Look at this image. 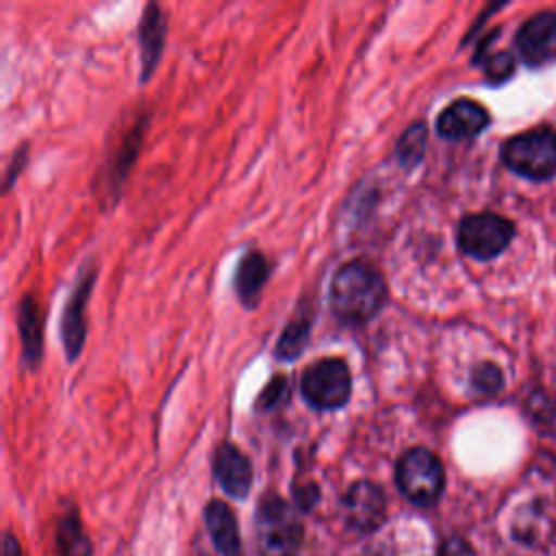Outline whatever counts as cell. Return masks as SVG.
I'll return each mask as SVG.
<instances>
[{
	"instance_id": "cell-1",
	"label": "cell",
	"mask_w": 556,
	"mask_h": 556,
	"mask_svg": "<svg viewBox=\"0 0 556 556\" xmlns=\"http://www.w3.org/2000/svg\"><path fill=\"white\" fill-rule=\"evenodd\" d=\"M382 274L367 261H350L332 278L330 306L345 324H365L384 304Z\"/></svg>"
},
{
	"instance_id": "cell-2",
	"label": "cell",
	"mask_w": 556,
	"mask_h": 556,
	"mask_svg": "<svg viewBox=\"0 0 556 556\" xmlns=\"http://www.w3.org/2000/svg\"><path fill=\"white\" fill-rule=\"evenodd\" d=\"M508 169L530 180H545L556 174V130L539 126L515 135L502 148Z\"/></svg>"
},
{
	"instance_id": "cell-3",
	"label": "cell",
	"mask_w": 556,
	"mask_h": 556,
	"mask_svg": "<svg viewBox=\"0 0 556 556\" xmlns=\"http://www.w3.org/2000/svg\"><path fill=\"white\" fill-rule=\"evenodd\" d=\"M304 530L295 510L280 497H265L256 513V541L261 556H295Z\"/></svg>"
},
{
	"instance_id": "cell-4",
	"label": "cell",
	"mask_w": 556,
	"mask_h": 556,
	"mask_svg": "<svg viewBox=\"0 0 556 556\" xmlns=\"http://www.w3.org/2000/svg\"><path fill=\"white\" fill-rule=\"evenodd\" d=\"M395 480L406 500L419 506H430L439 500L445 476L441 460L430 450L413 447L397 460Z\"/></svg>"
},
{
	"instance_id": "cell-5",
	"label": "cell",
	"mask_w": 556,
	"mask_h": 556,
	"mask_svg": "<svg viewBox=\"0 0 556 556\" xmlns=\"http://www.w3.org/2000/svg\"><path fill=\"white\" fill-rule=\"evenodd\" d=\"M300 391L313 408H339L348 402L352 391L350 369L341 358H321L302 374Z\"/></svg>"
},
{
	"instance_id": "cell-6",
	"label": "cell",
	"mask_w": 556,
	"mask_h": 556,
	"mask_svg": "<svg viewBox=\"0 0 556 556\" xmlns=\"http://www.w3.org/2000/svg\"><path fill=\"white\" fill-rule=\"evenodd\" d=\"M515 235V226L495 213L467 215L458 226V245L465 254L489 261L506 250Z\"/></svg>"
},
{
	"instance_id": "cell-7",
	"label": "cell",
	"mask_w": 556,
	"mask_h": 556,
	"mask_svg": "<svg viewBox=\"0 0 556 556\" xmlns=\"http://www.w3.org/2000/svg\"><path fill=\"white\" fill-rule=\"evenodd\" d=\"M343 515L352 530H376L384 521V493L369 480L352 484L343 497Z\"/></svg>"
},
{
	"instance_id": "cell-8",
	"label": "cell",
	"mask_w": 556,
	"mask_h": 556,
	"mask_svg": "<svg viewBox=\"0 0 556 556\" xmlns=\"http://www.w3.org/2000/svg\"><path fill=\"white\" fill-rule=\"evenodd\" d=\"M93 285V269L85 265V269L80 271V276L76 278L72 293L65 302L63 308V317H61V339L65 345V356L67 361H74L83 348L85 341V302L89 300V291Z\"/></svg>"
},
{
	"instance_id": "cell-9",
	"label": "cell",
	"mask_w": 556,
	"mask_h": 556,
	"mask_svg": "<svg viewBox=\"0 0 556 556\" xmlns=\"http://www.w3.org/2000/svg\"><path fill=\"white\" fill-rule=\"evenodd\" d=\"M521 59L532 65H545L556 59V13H539L517 33Z\"/></svg>"
},
{
	"instance_id": "cell-10",
	"label": "cell",
	"mask_w": 556,
	"mask_h": 556,
	"mask_svg": "<svg viewBox=\"0 0 556 556\" xmlns=\"http://www.w3.org/2000/svg\"><path fill=\"white\" fill-rule=\"evenodd\" d=\"M489 126V113L473 100H456L439 113L437 132L445 139H469Z\"/></svg>"
},
{
	"instance_id": "cell-11",
	"label": "cell",
	"mask_w": 556,
	"mask_h": 556,
	"mask_svg": "<svg viewBox=\"0 0 556 556\" xmlns=\"http://www.w3.org/2000/svg\"><path fill=\"white\" fill-rule=\"evenodd\" d=\"M215 476L232 497H245L252 484V465L232 443H222L215 452Z\"/></svg>"
},
{
	"instance_id": "cell-12",
	"label": "cell",
	"mask_w": 556,
	"mask_h": 556,
	"mask_svg": "<svg viewBox=\"0 0 556 556\" xmlns=\"http://www.w3.org/2000/svg\"><path fill=\"white\" fill-rule=\"evenodd\" d=\"M165 39V20L161 13V7L150 2L143 9L141 24H139V46H141V78L146 80L154 65L159 63L161 48Z\"/></svg>"
},
{
	"instance_id": "cell-13",
	"label": "cell",
	"mask_w": 556,
	"mask_h": 556,
	"mask_svg": "<svg viewBox=\"0 0 556 556\" xmlns=\"http://www.w3.org/2000/svg\"><path fill=\"white\" fill-rule=\"evenodd\" d=\"M204 519H206L211 539H213L215 547L219 549V554L222 556H241L239 528H237V519H235L230 506H226L219 500H213L204 510Z\"/></svg>"
},
{
	"instance_id": "cell-14",
	"label": "cell",
	"mask_w": 556,
	"mask_h": 556,
	"mask_svg": "<svg viewBox=\"0 0 556 556\" xmlns=\"http://www.w3.org/2000/svg\"><path fill=\"white\" fill-rule=\"evenodd\" d=\"M269 276L267 258L258 250H248L235 271V291L245 306H254Z\"/></svg>"
},
{
	"instance_id": "cell-15",
	"label": "cell",
	"mask_w": 556,
	"mask_h": 556,
	"mask_svg": "<svg viewBox=\"0 0 556 556\" xmlns=\"http://www.w3.org/2000/svg\"><path fill=\"white\" fill-rule=\"evenodd\" d=\"M17 328H20V337H22V354L24 361L35 367L41 358V311L35 298L26 295L20 306H17Z\"/></svg>"
},
{
	"instance_id": "cell-16",
	"label": "cell",
	"mask_w": 556,
	"mask_h": 556,
	"mask_svg": "<svg viewBox=\"0 0 556 556\" xmlns=\"http://www.w3.org/2000/svg\"><path fill=\"white\" fill-rule=\"evenodd\" d=\"M56 543H59L61 556H91V543L83 532L78 515L74 510L65 513L63 519L59 521Z\"/></svg>"
},
{
	"instance_id": "cell-17",
	"label": "cell",
	"mask_w": 556,
	"mask_h": 556,
	"mask_svg": "<svg viewBox=\"0 0 556 556\" xmlns=\"http://www.w3.org/2000/svg\"><path fill=\"white\" fill-rule=\"evenodd\" d=\"M308 332H311V311L295 315L287 328L282 330L278 343H276V354L282 361H293L295 356L302 354L306 341H308Z\"/></svg>"
},
{
	"instance_id": "cell-18",
	"label": "cell",
	"mask_w": 556,
	"mask_h": 556,
	"mask_svg": "<svg viewBox=\"0 0 556 556\" xmlns=\"http://www.w3.org/2000/svg\"><path fill=\"white\" fill-rule=\"evenodd\" d=\"M426 139H428V130L424 122H415L410 124L397 139L395 146V154L400 159V163H404L406 167H413L421 161L424 150H426Z\"/></svg>"
},
{
	"instance_id": "cell-19",
	"label": "cell",
	"mask_w": 556,
	"mask_h": 556,
	"mask_svg": "<svg viewBox=\"0 0 556 556\" xmlns=\"http://www.w3.org/2000/svg\"><path fill=\"white\" fill-rule=\"evenodd\" d=\"M471 384L476 391L491 395L502 387V371L491 363H482L471 371Z\"/></svg>"
},
{
	"instance_id": "cell-20",
	"label": "cell",
	"mask_w": 556,
	"mask_h": 556,
	"mask_svg": "<svg viewBox=\"0 0 556 556\" xmlns=\"http://www.w3.org/2000/svg\"><path fill=\"white\" fill-rule=\"evenodd\" d=\"M513 56L508 52H495L484 61V72L491 80H504L513 72Z\"/></svg>"
},
{
	"instance_id": "cell-21",
	"label": "cell",
	"mask_w": 556,
	"mask_h": 556,
	"mask_svg": "<svg viewBox=\"0 0 556 556\" xmlns=\"http://www.w3.org/2000/svg\"><path fill=\"white\" fill-rule=\"evenodd\" d=\"M285 389H287V382H285L282 376L271 378V382H269V384L263 389V393L258 395V406H261V408H271V406H276V404L282 400Z\"/></svg>"
},
{
	"instance_id": "cell-22",
	"label": "cell",
	"mask_w": 556,
	"mask_h": 556,
	"mask_svg": "<svg viewBox=\"0 0 556 556\" xmlns=\"http://www.w3.org/2000/svg\"><path fill=\"white\" fill-rule=\"evenodd\" d=\"M2 556H22L17 541L11 534H4V545H2Z\"/></svg>"
}]
</instances>
